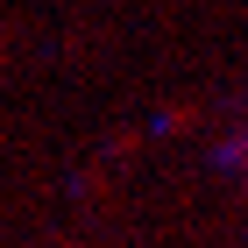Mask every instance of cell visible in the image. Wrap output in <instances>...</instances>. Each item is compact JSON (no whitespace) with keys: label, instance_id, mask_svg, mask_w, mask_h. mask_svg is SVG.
I'll return each mask as SVG.
<instances>
[{"label":"cell","instance_id":"6da1fadb","mask_svg":"<svg viewBox=\"0 0 248 248\" xmlns=\"http://www.w3.org/2000/svg\"><path fill=\"white\" fill-rule=\"evenodd\" d=\"M0 43H7V36H0Z\"/></svg>","mask_w":248,"mask_h":248}]
</instances>
